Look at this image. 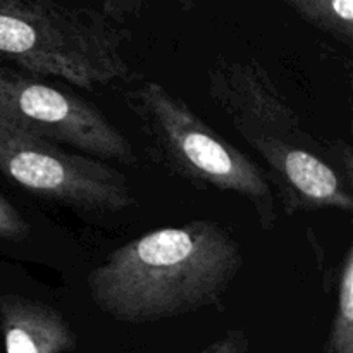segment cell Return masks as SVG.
I'll use <instances>...</instances> for the list:
<instances>
[{"label": "cell", "instance_id": "obj_7", "mask_svg": "<svg viewBox=\"0 0 353 353\" xmlns=\"http://www.w3.org/2000/svg\"><path fill=\"white\" fill-rule=\"evenodd\" d=\"M0 334L3 353H68L76 336L54 307L28 296L0 293Z\"/></svg>", "mask_w": 353, "mask_h": 353}, {"label": "cell", "instance_id": "obj_4", "mask_svg": "<svg viewBox=\"0 0 353 353\" xmlns=\"http://www.w3.org/2000/svg\"><path fill=\"white\" fill-rule=\"evenodd\" d=\"M130 99L155 161L196 188L241 196L254 207L262 230H274L276 195L261 165L216 133L161 83H141Z\"/></svg>", "mask_w": 353, "mask_h": 353}, {"label": "cell", "instance_id": "obj_2", "mask_svg": "<svg viewBox=\"0 0 353 353\" xmlns=\"http://www.w3.org/2000/svg\"><path fill=\"white\" fill-rule=\"evenodd\" d=\"M209 97L264 161L288 216L353 209V157L341 140L314 137L295 107L255 61H219L207 72Z\"/></svg>", "mask_w": 353, "mask_h": 353}, {"label": "cell", "instance_id": "obj_6", "mask_svg": "<svg viewBox=\"0 0 353 353\" xmlns=\"http://www.w3.org/2000/svg\"><path fill=\"white\" fill-rule=\"evenodd\" d=\"M0 117L78 154L124 164L137 162L128 138L99 107L9 65H0Z\"/></svg>", "mask_w": 353, "mask_h": 353}, {"label": "cell", "instance_id": "obj_11", "mask_svg": "<svg viewBox=\"0 0 353 353\" xmlns=\"http://www.w3.org/2000/svg\"><path fill=\"white\" fill-rule=\"evenodd\" d=\"M199 353H250V341L243 330H233Z\"/></svg>", "mask_w": 353, "mask_h": 353}, {"label": "cell", "instance_id": "obj_10", "mask_svg": "<svg viewBox=\"0 0 353 353\" xmlns=\"http://www.w3.org/2000/svg\"><path fill=\"white\" fill-rule=\"evenodd\" d=\"M31 228L19 210L0 193V240L21 243L28 240Z\"/></svg>", "mask_w": 353, "mask_h": 353}, {"label": "cell", "instance_id": "obj_3", "mask_svg": "<svg viewBox=\"0 0 353 353\" xmlns=\"http://www.w3.org/2000/svg\"><path fill=\"white\" fill-rule=\"evenodd\" d=\"M123 45V33L95 9L0 0V65L93 90L130 74Z\"/></svg>", "mask_w": 353, "mask_h": 353}, {"label": "cell", "instance_id": "obj_5", "mask_svg": "<svg viewBox=\"0 0 353 353\" xmlns=\"http://www.w3.org/2000/svg\"><path fill=\"white\" fill-rule=\"evenodd\" d=\"M0 172L62 207L116 214L137 205L126 176L100 159L69 152L0 117Z\"/></svg>", "mask_w": 353, "mask_h": 353}, {"label": "cell", "instance_id": "obj_9", "mask_svg": "<svg viewBox=\"0 0 353 353\" xmlns=\"http://www.w3.org/2000/svg\"><path fill=\"white\" fill-rule=\"evenodd\" d=\"M324 353H353V248L348 247L340 265L336 305Z\"/></svg>", "mask_w": 353, "mask_h": 353}, {"label": "cell", "instance_id": "obj_1", "mask_svg": "<svg viewBox=\"0 0 353 353\" xmlns=\"http://www.w3.org/2000/svg\"><path fill=\"white\" fill-rule=\"evenodd\" d=\"M243 264L241 245L226 228L195 219L121 245L90 271L86 285L110 319L155 323L217 305Z\"/></svg>", "mask_w": 353, "mask_h": 353}, {"label": "cell", "instance_id": "obj_8", "mask_svg": "<svg viewBox=\"0 0 353 353\" xmlns=\"http://www.w3.org/2000/svg\"><path fill=\"white\" fill-rule=\"evenodd\" d=\"M310 26L353 45V0H283Z\"/></svg>", "mask_w": 353, "mask_h": 353}, {"label": "cell", "instance_id": "obj_12", "mask_svg": "<svg viewBox=\"0 0 353 353\" xmlns=\"http://www.w3.org/2000/svg\"><path fill=\"white\" fill-rule=\"evenodd\" d=\"M100 6V12L112 21H123L130 16H138L143 9V0H90Z\"/></svg>", "mask_w": 353, "mask_h": 353}]
</instances>
